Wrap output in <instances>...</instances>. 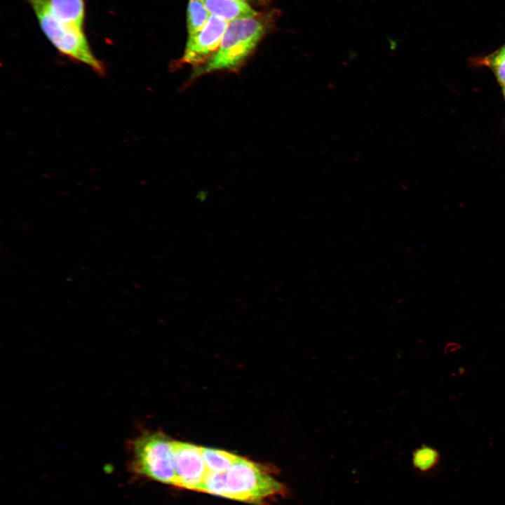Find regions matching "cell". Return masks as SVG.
<instances>
[{
  "label": "cell",
  "instance_id": "cell-14",
  "mask_svg": "<svg viewBox=\"0 0 505 505\" xmlns=\"http://www.w3.org/2000/svg\"><path fill=\"white\" fill-rule=\"evenodd\" d=\"M503 91H504V97H505V88H503Z\"/></svg>",
  "mask_w": 505,
  "mask_h": 505
},
{
  "label": "cell",
  "instance_id": "cell-10",
  "mask_svg": "<svg viewBox=\"0 0 505 505\" xmlns=\"http://www.w3.org/2000/svg\"><path fill=\"white\" fill-rule=\"evenodd\" d=\"M210 13L201 0H189L187 8V29L189 35L198 32L206 25Z\"/></svg>",
  "mask_w": 505,
  "mask_h": 505
},
{
  "label": "cell",
  "instance_id": "cell-1",
  "mask_svg": "<svg viewBox=\"0 0 505 505\" xmlns=\"http://www.w3.org/2000/svg\"><path fill=\"white\" fill-rule=\"evenodd\" d=\"M173 441L160 431H142L128 440V467L135 477L175 485Z\"/></svg>",
  "mask_w": 505,
  "mask_h": 505
},
{
  "label": "cell",
  "instance_id": "cell-7",
  "mask_svg": "<svg viewBox=\"0 0 505 505\" xmlns=\"http://www.w3.org/2000/svg\"><path fill=\"white\" fill-rule=\"evenodd\" d=\"M51 15L58 21L85 28L84 0H46Z\"/></svg>",
  "mask_w": 505,
  "mask_h": 505
},
{
  "label": "cell",
  "instance_id": "cell-9",
  "mask_svg": "<svg viewBox=\"0 0 505 505\" xmlns=\"http://www.w3.org/2000/svg\"><path fill=\"white\" fill-rule=\"evenodd\" d=\"M201 453L208 471L215 473L227 471L238 457L224 450L204 447Z\"/></svg>",
  "mask_w": 505,
  "mask_h": 505
},
{
  "label": "cell",
  "instance_id": "cell-5",
  "mask_svg": "<svg viewBox=\"0 0 505 505\" xmlns=\"http://www.w3.org/2000/svg\"><path fill=\"white\" fill-rule=\"evenodd\" d=\"M227 25L228 22L225 20L210 15L201 30L189 36L179 64L200 65L207 62L217 51Z\"/></svg>",
  "mask_w": 505,
  "mask_h": 505
},
{
  "label": "cell",
  "instance_id": "cell-11",
  "mask_svg": "<svg viewBox=\"0 0 505 505\" xmlns=\"http://www.w3.org/2000/svg\"><path fill=\"white\" fill-rule=\"evenodd\" d=\"M439 460L440 454L438 450L428 445L418 447L412 453L413 466L422 472L433 469L438 464Z\"/></svg>",
  "mask_w": 505,
  "mask_h": 505
},
{
  "label": "cell",
  "instance_id": "cell-13",
  "mask_svg": "<svg viewBox=\"0 0 505 505\" xmlns=\"http://www.w3.org/2000/svg\"><path fill=\"white\" fill-rule=\"evenodd\" d=\"M239 1H243V2H245V3L246 1L250 2V3H255V2H258V3L264 2V3H265V2L267 1V0H239Z\"/></svg>",
  "mask_w": 505,
  "mask_h": 505
},
{
  "label": "cell",
  "instance_id": "cell-2",
  "mask_svg": "<svg viewBox=\"0 0 505 505\" xmlns=\"http://www.w3.org/2000/svg\"><path fill=\"white\" fill-rule=\"evenodd\" d=\"M274 471L248 459L238 457L223 473L224 498L263 505L277 497H286V485L276 479Z\"/></svg>",
  "mask_w": 505,
  "mask_h": 505
},
{
  "label": "cell",
  "instance_id": "cell-3",
  "mask_svg": "<svg viewBox=\"0 0 505 505\" xmlns=\"http://www.w3.org/2000/svg\"><path fill=\"white\" fill-rule=\"evenodd\" d=\"M269 18L259 14L229 22L217 51L195 75L240 67L269 28Z\"/></svg>",
  "mask_w": 505,
  "mask_h": 505
},
{
  "label": "cell",
  "instance_id": "cell-4",
  "mask_svg": "<svg viewBox=\"0 0 505 505\" xmlns=\"http://www.w3.org/2000/svg\"><path fill=\"white\" fill-rule=\"evenodd\" d=\"M25 1L33 10L47 39L62 56L87 65L101 76L105 74L102 62L90 49L84 29L55 19L48 9L46 0Z\"/></svg>",
  "mask_w": 505,
  "mask_h": 505
},
{
  "label": "cell",
  "instance_id": "cell-6",
  "mask_svg": "<svg viewBox=\"0 0 505 505\" xmlns=\"http://www.w3.org/2000/svg\"><path fill=\"white\" fill-rule=\"evenodd\" d=\"M175 467V487L200 492L208 472L201 447L173 441Z\"/></svg>",
  "mask_w": 505,
  "mask_h": 505
},
{
  "label": "cell",
  "instance_id": "cell-8",
  "mask_svg": "<svg viewBox=\"0 0 505 505\" xmlns=\"http://www.w3.org/2000/svg\"><path fill=\"white\" fill-rule=\"evenodd\" d=\"M210 15L231 22L259 15L246 3L239 0H201Z\"/></svg>",
  "mask_w": 505,
  "mask_h": 505
},
{
  "label": "cell",
  "instance_id": "cell-12",
  "mask_svg": "<svg viewBox=\"0 0 505 505\" xmlns=\"http://www.w3.org/2000/svg\"><path fill=\"white\" fill-rule=\"evenodd\" d=\"M502 88H505V45L486 59Z\"/></svg>",
  "mask_w": 505,
  "mask_h": 505
}]
</instances>
